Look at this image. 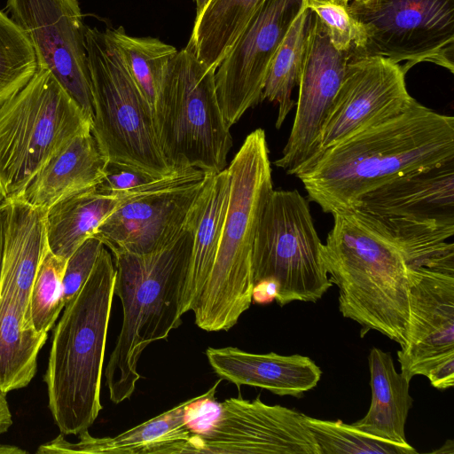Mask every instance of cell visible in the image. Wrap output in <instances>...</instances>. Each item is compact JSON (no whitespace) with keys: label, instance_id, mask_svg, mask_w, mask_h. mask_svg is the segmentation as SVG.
Masks as SVG:
<instances>
[{"label":"cell","instance_id":"19","mask_svg":"<svg viewBox=\"0 0 454 454\" xmlns=\"http://www.w3.org/2000/svg\"><path fill=\"white\" fill-rule=\"evenodd\" d=\"M220 378L204 394L186 400L176 407L120 434L94 437L87 431L78 434L77 442L67 441L60 434L40 445L36 453L85 454H181L192 453V413L206 398L216 393Z\"/></svg>","mask_w":454,"mask_h":454},{"label":"cell","instance_id":"4","mask_svg":"<svg viewBox=\"0 0 454 454\" xmlns=\"http://www.w3.org/2000/svg\"><path fill=\"white\" fill-rule=\"evenodd\" d=\"M115 266L106 247L80 292L64 307L44 374L48 404L63 435L89 430L102 410L100 387Z\"/></svg>","mask_w":454,"mask_h":454},{"label":"cell","instance_id":"28","mask_svg":"<svg viewBox=\"0 0 454 454\" xmlns=\"http://www.w3.org/2000/svg\"><path fill=\"white\" fill-rule=\"evenodd\" d=\"M313 14L306 7L295 19L269 68L262 101L267 99L278 104L277 129L282 126L295 104L292 93L299 82Z\"/></svg>","mask_w":454,"mask_h":454},{"label":"cell","instance_id":"2","mask_svg":"<svg viewBox=\"0 0 454 454\" xmlns=\"http://www.w3.org/2000/svg\"><path fill=\"white\" fill-rule=\"evenodd\" d=\"M333 215L323 258L339 290L340 312L361 326V337L373 330L402 346L410 308L409 263L401 246L356 209Z\"/></svg>","mask_w":454,"mask_h":454},{"label":"cell","instance_id":"9","mask_svg":"<svg viewBox=\"0 0 454 454\" xmlns=\"http://www.w3.org/2000/svg\"><path fill=\"white\" fill-rule=\"evenodd\" d=\"M254 285L272 278L280 307L316 302L333 286L323 258V243L309 206L297 190H273L262 213L252 254Z\"/></svg>","mask_w":454,"mask_h":454},{"label":"cell","instance_id":"17","mask_svg":"<svg viewBox=\"0 0 454 454\" xmlns=\"http://www.w3.org/2000/svg\"><path fill=\"white\" fill-rule=\"evenodd\" d=\"M395 239L454 235V159L398 176L360 198L353 208Z\"/></svg>","mask_w":454,"mask_h":454},{"label":"cell","instance_id":"24","mask_svg":"<svg viewBox=\"0 0 454 454\" xmlns=\"http://www.w3.org/2000/svg\"><path fill=\"white\" fill-rule=\"evenodd\" d=\"M372 402L365 416L352 425L371 435L408 445L405 424L413 399L410 381L397 372L390 353L372 348L368 356Z\"/></svg>","mask_w":454,"mask_h":454},{"label":"cell","instance_id":"38","mask_svg":"<svg viewBox=\"0 0 454 454\" xmlns=\"http://www.w3.org/2000/svg\"><path fill=\"white\" fill-rule=\"evenodd\" d=\"M12 425V419L5 394L0 390V434L5 433Z\"/></svg>","mask_w":454,"mask_h":454},{"label":"cell","instance_id":"1","mask_svg":"<svg viewBox=\"0 0 454 454\" xmlns=\"http://www.w3.org/2000/svg\"><path fill=\"white\" fill-rule=\"evenodd\" d=\"M452 159L454 118L414 99L399 115L327 149L296 176L309 199L333 215L398 176Z\"/></svg>","mask_w":454,"mask_h":454},{"label":"cell","instance_id":"32","mask_svg":"<svg viewBox=\"0 0 454 454\" xmlns=\"http://www.w3.org/2000/svg\"><path fill=\"white\" fill-rule=\"evenodd\" d=\"M67 261L48 249L37 270L30 294L29 317L38 333H47L65 307L62 279Z\"/></svg>","mask_w":454,"mask_h":454},{"label":"cell","instance_id":"7","mask_svg":"<svg viewBox=\"0 0 454 454\" xmlns=\"http://www.w3.org/2000/svg\"><path fill=\"white\" fill-rule=\"evenodd\" d=\"M92 121L53 74L37 67L0 106V198H22L40 169Z\"/></svg>","mask_w":454,"mask_h":454},{"label":"cell","instance_id":"37","mask_svg":"<svg viewBox=\"0 0 454 454\" xmlns=\"http://www.w3.org/2000/svg\"><path fill=\"white\" fill-rule=\"evenodd\" d=\"M279 285L272 278L261 280L254 285L252 301L266 304L275 300L278 294Z\"/></svg>","mask_w":454,"mask_h":454},{"label":"cell","instance_id":"41","mask_svg":"<svg viewBox=\"0 0 454 454\" xmlns=\"http://www.w3.org/2000/svg\"><path fill=\"white\" fill-rule=\"evenodd\" d=\"M192 1L195 3V5H196V13H195V19H194V22H196L199 20V18L200 17V15L202 14V12H204V10L206 9V7L210 0H192Z\"/></svg>","mask_w":454,"mask_h":454},{"label":"cell","instance_id":"22","mask_svg":"<svg viewBox=\"0 0 454 454\" xmlns=\"http://www.w3.org/2000/svg\"><path fill=\"white\" fill-rule=\"evenodd\" d=\"M107 163L91 130L80 134L49 160L20 199L46 211L66 197L98 186Z\"/></svg>","mask_w":454,"mask_h":454},{"label":"cell","instance_id":"31","mask_svg":"<svg viewBox=\"0 0 454 454\" xmlns=\"http://www.w3.org/2000/svg\"><path fill=\"white\" fill-rule=\"evenodd\" d=\"M36 69L30 43L11 18L0 11V106L25 86Z\"/></svg>","mask_w":454,"mask_h":454},{"label":"cell","instance_id":"3","mask_svg":"<svg viewBox=\"0 0 454 454\" xmlns=\"http://www.w3.org/2000/svg\"><path fill=\"white\" fill-rule=\"evenodd\" d=\"M192 240L189 216L179 236L160 250L112 254L114 295L121 302L122 323L105 377L110 399L116 404L129 399L136 390L143 351L151 343L166 340L182 324L181 298Z\"/></svg>","mask_w":454,"mask_h":454},{"label":"cell","instance_id":"18","mask_svg":"<svg viewBox=\"0 0 454 454\" xmlns=\"http://www.w3.org/2000/svg\"><path fill=\"white\" fill-rule=\"evenodd\" d=\"M353 53L354 50L339 51L332 45L314 13L298 82L293 127L282 156L274 161L287 174L296 176L312 161L321 129Z\"/></svg>","mask_w":454,"mask_h":454},{"label":"cell","instance_id":"14","mask_svg":"<svg viewBox=\"0 0 454 454\" xmlns=\"http://www.w3.org/2000/svg\"><path fill=\"white\" fill-rule=\"evenodd\" d=\"M307 0H265L215 73L218 103L227 126L262 101L271 61Z\"/></svg>","mask_w":454,"mask_h":454},{"label":"cell","instance_id":"8","mask_svg":"<svg viewBox=\"0 0 454 454\" xmlns=\"http://www.w3.org/2000/svg\"><path fill=\"white\" fill-rule=\"evenodd\" d=\"M93 103L91 133L108 161L154 176L172 174L157 139L153 110L106 31L85 27Z\"/></svg>","mask_w":454,"mask_h":454},{"label":"cell","instance_id":"33","mask_svg":"<svg viewBox=\"0 0 454 454\" xmlns=\"http://www.w3.org/2000/svg\"><path fill=\"white\" fill-rule=\"evenodd\" d=\"M351 0H307L323 24L332 45L339 51H363L368 42L366 26L349 11Z\"/></svg>","mask_w":454,"mask_h":454},{"label":"cell","instance_id":"5","mask_svg":"<svg viewBox=\"0 0 454 454\" xmlns=\"http://www.w3.org/2000/svg\"><path fill=\"white\" fill-rule=\"evenodd\" d=\"M229 200L215 262L192 309L196 325L228 331L252 303V254L259 221L273 189L265 132L247 136L227 168Z\"/></svg>","mask_w":454,"mask_h":454},{"label":"cell","instance_id":"11","mask_svg":"<svg viewBox=\"0 0 454 454\" xmlns=\"http://www.w3.org/2000/svg\"><path fill=\"white\" fill-rule=\"evenodd\" d=\"M211 174L199 168L176 171L122 198L93 237L112 254H145L163 248L184 229Z\"/></svg>","mask_w":454,"mask_h":454},{"label":"cell","instance_id":"13","mask_svg":"<svg viewBox=\"0 0 454 454\" xmlns=\"http://www.w3.org/2000/svg\"><path fill=\"white\" fill-rule=\"evenodd\" d=\"M11 20L48 69L92 121L85 27L77 0H7ZM92 124V123H91Z\"/></svg>","mask_w":454,"mask_h":454},{"label":"cell","instance_id":"29","mask_svg":"<svg viewBox=\"0 0 454 454\" xmlns=\"http://www.w3.org/2000/svg\"><path fill=\"white\" fill-rule=\"evenodd\" d=\"M105 31L153 109L165 68L178 51L158 38L129 35L121 26L116 28L107 27Z\"/></svg>","mask_w":454,"mask_h":454},{"label":"cell","instance_id":"6","mask_svg":"<svg viewBox=\"0 0 454 454\" xmlns=\"http://www.w3.org/2000/svg\"><path fill=\"white\" fill-rule=\"evenodd\" d=\"M215 70L197 58L193 43L168 61L153 106L154 128L172 171L225 168L232 137L221 111Z\"/></svg>","mask_w":454,"mask_h":454},{"label":"cell","instance_id":"20","mask_svg":"<svg viewBox=\"0 0 454 454\" xmlns=\"http://www.w3.org/2000/svg\"><path fill=\"white\" fill-rule=\"evenodd\" d=\"M207 361L222 380L258 387L278 395L299 397L314 388L322 371L309 356L255 354L234 347L207 348Z\"/></svg>","mask_w":454,"mask_h":454},{"label":"cell","instance_id":"15","mask_svg":"<svg viewBox=\"0 0 454 454\" xmlns=\"http://www.w3.org/2000/svg\"><path fill=\"white\" fill-rule=\"evenodd\" d=\"M209 427L192 436L193 453L320 454L303 413L278 404L231 397L216 403Z\"/></svg>","mask_w":454,"mask_h":454},{"label":"cell","instance_id":"34","mask_svg":"<svg viewBox=\"0 0 454 454\" xmlns=\"http://www.w3.org/2000/svg\"><path fill=\"white\" fill-rule=\"evenodd\" d=\"M104 247L99 239L91 237L86 239L67 259L62 279L65 305L80 292Z\"/></svg>","mask_w":454,"mask_h":454},{"label":"cell","instance_id":"36","mask_svg":"<svg viewBox=\"0 0 454 454\" xmlns=\"http://www.w3.org/2000/svg\"><path fill=\"white\" fill-rule=\"evenodd\" d=\"M431 385L441 390L454 385V357L445 359L435 364L426 376Z\"/></svg>","mask_w":454,"mask_h":454},{"label":"cell","instance_id":"25","mask_svg":"<svg viewBox=\"0 0 454 454\" xmlns=\"http://www.w3.org/2000/svg\"><path fill=\"white\" fill-rule=\"evenodd\" d=\"M121 200L96 186L53 204L45 212L49 250L67 260L86 239L93 237Z\"/></svg>","mask_w":454,"mask_h":454},{"label":"cell","instance_id":"12","mask_svg":"<svg viewBox=\"0 0 454 454\" xmlns=\"http://www.w3.org/2000/svg\"><path fill=\"white\" fill-rule=\"evenodd\" d=\"M409 308L397 357L401 373L411 380L454 357V247L409 265Z\"/></svg>","mask_w":454,"mask_h":454},{"label":"cell","instance_id":"35","mask_svg":"<svg viewBox=\"0 0 454 454\" xmlns=\"http://www.w3.org/2000/svg\"><path fill=\"white\" fill-rule=\"evenodd\" d=\"M160 178L129 165L108 161L105 176L97 187L103 192L122 199L145 191Z\"/></svg>","mask_w":454,"mask_h":454},{"label":"cell","instance_id":"39","mask_svg":"<svg viewBox=\"0 0 454 454\" xmlns=\"http://www.w3.org/2000/svg\"><path fill=\"white\" fill-rule=\"evenodd\" d=\"M7 203L6 200L0 198V281L3 263V249H4V207Z\"/></svg>","mask_w":454,"mask_h":454},{"label":"cell","instance_id":"16","mask_svg":"<svg viewBox=\"0 0 454 454\" xmlns=\"http://www.w3.org/2000/svg\"><path fill=\"white\" fill-rule=\"evenodd\" d=\"M405 74L400 64L354 50L308 168L327 149L406 110L414 98Z\"/></svg>","mask_w":454,"mask_h":454},{"label":"cell","instance_id":"26","mask_svg":"<svg viewBox=\"0 0 454 454\" xmlns=\"http://www.w3.org/2000/svg\"><path fill=\"white\" fill-rule=\"evenodd\" d=\"M46 340V333L27 327L15 296L0 289V390L4 394L30 383Z\"/></svg>","mask_w":454,"mask_h":454},{"label":"cell","instance_id":"23","mask_svg":"<svg viewBox=\"0 0 454 454\" xmlns=\"http://www.w3.org/2000/svg\"><path fill=\"white\" fill-rule=\"evenodd\" d=\"M229 192L230 176L227 168L212 173L190 215L193 240L181 298L182 315L192 311L213 268Z\"/></svg>","mask_w":454,"mask_h":454},{"label":"cell","instance_id":"10","mask_svg":"<svg viewBox=\"0 0 454 454\" xmlns=\"http://www.w3.org/2000/svg\"><path fill=\"white\" fill-rule=\"evenodd\" d=\"M349 11L369 33L358 52L404 61L405 73L421 62L454 73V0H352Z\"/></svg>","mask_w":454,"mask_h":454},{"label":"cell","instance_id":"40","mask_svg":"<svg viewBox=\"0 0 454 454\" xmlns=\"http://www.w3.org/2000/svg\"><path fill=\"white\" fill-rule=\"evenodd\" d=\"M27 453L26 450L13 445L0 443V454H22Z\"/></svg>","mask_w":454,"mask_h":454},{"label":"cell","instance_id":"21","mask_svg":"<svg viewBox=\"0 0 454 454\" xmlns=\"http://www.w3.org/2000/svg\"><path fill=\"white\" fill-rule=\"evenodd\" d=\"M45 212L23 199L7 200L4 207L0 289L15 296L28 329H34L29 317L33 282L49 249Z\"/></svg>","mask_w":454,"mask_h":454},{"label":"cell","instance_id":"42","mask_svg":"<svg viewBox=\"0 0 454 454\" xmlns=\"http://www.w3.org/2000/svg\"><path fill=\"white\" fill-rule=\"evenodd\" d=\"M358 1H365V0H358Z\"/></svg>","mask_w":454,"mask_h":454},{"label":"cell","instance_id":"27","mask_svg":"<svg viewBox=\"0 0 454 454\" xmlns=\"http://www.w3.org/2000/svg\"><path fill=\"white\" fill-rule=\"evenodd\" d=\"M264 1L210 0L190 37L198 59L216 70Z\"/></svg>","mask_w":454,"mask_h":454},{"label":"cell","instance_id":"30","mask_svg":"<svg viewBox=\"0 0 454 454\" xmlns=\"http://www.w3.org/2000/svg\"><path fill=\"white\" fill-rule=\"evenodd\" d=\"M303 421L320 454H414L411 445H402L371 435L342 420H325L303 414Z\"/></svg>","mask_w":454,"mask_h":454}]
</instances>
